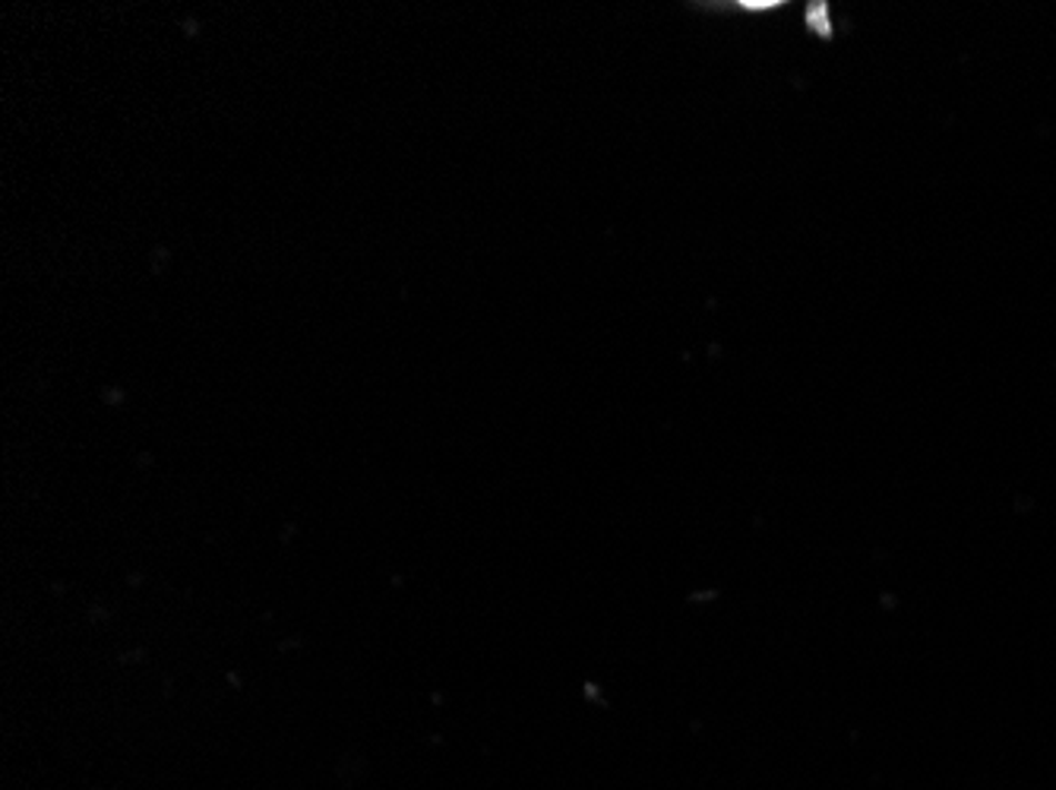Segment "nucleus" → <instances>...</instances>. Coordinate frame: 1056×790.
<instances>
[{
	"label": "nucleus",
	"instance_id": "f257e3e1",
	"mask_svg": "<svg viewBox=\"0 0 1056 790\" xmlns=\"http://www.w3.org/2000/svg\"><path fill=\"white\" fill-rule=\"evenodd\" d=\"M807 22L813 26V29H816V32H819V36H823V39H828V36H832V26H828V10L823 7V3H813V7H809Z\"/></svg>",
	"mask_w": 1056,
	"mask_h": 790
}]
</instances>
